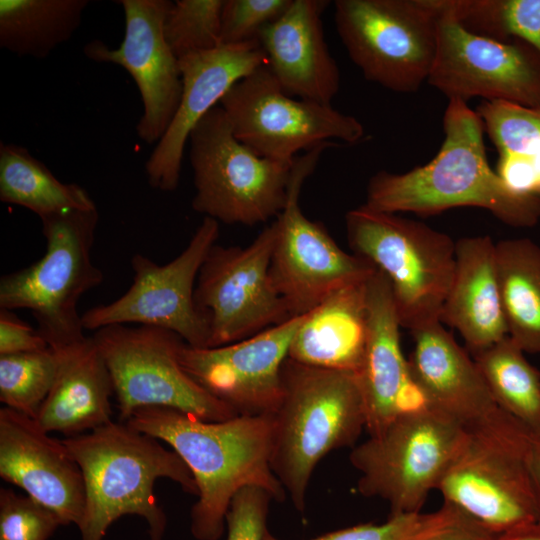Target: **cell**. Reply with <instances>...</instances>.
<instances>
[{
  "instance_id": "7",
  "label": "cell",
  "mask_w": 540,
  "mask_h": 540,
  "mask_svg": "<svg viewBox=\"0 0 540 540\" xmlns=\"http://www.w3.org/2000/svg\"><path fill=\"white\" fill-rule=\"evenodd\" d=\"M466 437L455 420L426 403L406 410L352 449L349 459L360 473L357 490L385 500L390 516L420 513Z\"/></svg>"
},
{
  "instance_id": "41",
  "label": "cell",
  "mask_w": 540,
  "mask_h": 540,
  "mask_svg": "<svg viewBox=\"0 0 540 540\" xmlns=\"http://www.w3.org/2000/svg\"><path fill=\"white\" fill-rule=\"evenodd\" d=\"M497 540H540V521L504 532L497 536Z\"/></svg>"
},
{
  "instance_id": "3",
  "label": "cell",
  "mask_w": 540,
  "mask_h": 540,
  "mask_svg": "<svg viewBox=\"0 0 540 540\" xmlns=\"http://www.w3.org/2000/svg\"><path fill=\"white\" fill-rule=\"evenodd\" d=\"M78 463L85 485L81 540H103L124 515L142 517L149 540H162L167 518L154 494L159 478H168L193 495L195 479L171 448L127 422L111 421L92 431L62 439Z\"/></svg>"
},
{
  "instance_id": "16",
  "label": "cell",
  "mask_w": 540,
  "mask_h": 540,
  "mask_svg": "<svg viewBox=\"0 0 540 540\" xmlns=\"http://www.w3.org/2000/svg\"><path fill=\"white\" fill-rule=\"evenodd\" d=\"M436 58L427 82L449 100L472 97L540 107V52L519 39L498 41L467 31L437 0Z\"/></svg>"
},
{
  "instance_id": "6",
  "label": "cell",
  "mask_w": 540,
  "mask_h": 540,
  "mask_svg": "<svg viewBox=\"0 0 540 540\" xmlns=\"http://www.w3.org/2000/svg\"><path fill=\"white\" fill-rule=\"evenodd\" d=\"M353 254L389 282L401 327L440 322L455 271V245L447 234L411 219L361 205L347 212Z\"/></svg>"
},
{
  "instance_id": "33",
  "label": "cell",
  "mask_w": 540,
  "mask_h": 540,
  "mask_svg": "<svg viewBox=\"0 0 540 540\" xmlns=\"http://www.w3.org/2000/svg\"><path fill=\"white\" fill-rule=\"evenodd\" d=\"M60 354L42 351L0 355V401L4 407L36 418L58 373Z\"/></svg>"
},
{
  "instance_id": "28",
  "label": "cell",
  "mask_w": 540,
  "mask_h": 540,
  "mask_svg": "<svg viewBox=\"0 0 540 540\" xmlns=\"http://www.w3.org/2000/svg\"><path fill=\"white\" fill-rule=\"evenodd\" d=\"M496 266L508 336L540 353V247L527 238L500 241Z\"/></svg>"
},
{
  "instance_id": "27",
  "label": "cell",
  "mask_w": 540,
  "mask_h": 540,
  "mask_svg": "<svg viewBox=\"0 0 540 540\" xmlns=\"http://www.w3.org/2000/svg\"><path fill=\"white\" fill-rule=\"evenodd\" d=\"M475 111L499 152L500 178L517 193L540 197V107L482 100Z\"/></svg>"
},
{
  "instance_id": "8",
  "label": "cell",
  "mask_w": 540,
  "mask_h": 540,
  "mask_svg": "<svg viewBox=\"0 0 540 540\" xmlns=\"http://www.w3.org/2000/svg\"><path fill=\"white\" fill-rule=\"evenodd\" d=\"M189 140L196 212L225 224L249 226L280 214L294 161L261 157L240 142L221 106L198 122Z\"/></svg>"
},
{
  "instance_id": "18",
  "label": "cell",
  "mask_w": 540,
  "mask_h": 540,
  "mask_svg": "<svg viewBox=\"0 0 540 540\" xmlns=\"http://www.w3.org/2000/svg\"><path fill=\"white\" fill-rule=\"evenodd\" d=\"M411 334L409 369L426 404L455 420L467 434L508 438L532 432L496 404L474 359L441 322Z\"/></svg>"
},
{
  "instance_id": "12",
  "label": "cell",
  "mask_w": 540,
  "mask_h": 540,
  "mask_svg": "<svg viewBox=\"0 0 540 540\" xmlns=\"http://www.w3.org/2000/svg\"><path fill=\"white\" fill-rule=\"evenodd\" d=\"M220 103L235 137L275 161L291 163L301 150L332 140L355 144L365 135L355 117L287 95L267 64L238 81Z\"/></svg>"
},
{
  "instance_id": "15",
  "label": "cell",
  "mask_w": 540,
  "mask_h": 540,
  "mask_svg": "<svg viewBox=\"0 0 540 540\" xmlns=\"http://www.w3.org/2000/svg\"><path fill=\"white\" fill-rule=\"evenodd\" d=\"M218 236L219 222L204 217L185 249L170 262L159 265L143 254H134L129 289L82 314L84 329L152 326L176 333L191 347L207 348L208 330L196 308L194 291L200 268Z\"/></svg>"
},
{
  "instance_id": "14",
  "label": "cell",
  "mask_w": 540,
  "mask_h": 540,
  "mask_svg": "<svg viewBox=\"0 0 540 540\" xmlns=\"http://www.w3.org/2000/svg\"><path fill=\"white\" fill-rule=\"evenodd\" d=\"M535 434L508 438L467 434L437 487L444 503L496 535L540 521L529 464Z\"/></svg>"
},
{
  "instance_id": "35",
  "label": "cell",
  "mask_w": 540,
  "mask_h": 540,
  "mask_svg": "<svg viewBox=\"0 0 540 540\" xmlns=\"http://www.w3.org/2000/svg\"><path fill=\"white\" fill-rule=\"evenodd\" d=\"M61 525L55 512L29 495L0 489V540H48Z\"/></svg>"
},
{
  "instance_id": "34",
  "label": "cell",
  "mask_w": 540,
  "mask_h": 540,
  "mask_svg": "<svg viewBox=\"0 0 540 540\" xmlns=\"http://www.w3.org/2000/svg\"><path fill=\"white\" fill-rule=\"evenodd\" d=\"M224 0L172 2L163 23L167 44L179 59L221 45V13Z\"/></svg>"
},
{
  "instance_id": "29",
  "label": "cell",
  "mask_w": 540,
  "mask_h": 540,
  "mask_svg": "<svg viewBox=\"0 0 540 540\" xmlns=\"http://www.w3.org/2000/svg\"><path fill=\"white\" fill-rule=\"evenodd\" d=\"M89 0H0V47L20 57L47 58L68 41Z\"/></svg>"
},
{
  "instance_id": "19",
  "label": "cell",
  "mask_w": 540,
  "mask_h": 540,
  "mask_svg": "<svg viewBox=\"0 0 540 540\" xmlns=\"http://www.w3.org/2000/svg\"><path fill=\"white\" fill-rule=\"evenodd\" d=\"M125 33L119 47L112 49L100 40L84 47L92 61L113 63L126 69L139 90L143 114L136 132L148 143H158L178 109L182 80L178 58L167 44L163 23L172 5L168 0H120Z\"/></svg>"
},
{
  "instance_id": "21",
  "label": "cell",
  "mask_w": 540,
  "mask_h": 540,
  "mask_svg": "<svg viewBox=\"0 0 540 540\" xmlns=\"http://www.w3.org/2000/svg\"><path fill=\"white\" fill-rule=\"evenodd\" d=\"M0 476L55 512L63 525L80 526L85 485L62 439L7 407L0 409Z\"/></svg>"
},
{
  "instance_id": "13",
  "label": "cell",
  "mask_w": 540,
  "mask_h": 540,
  "mask_svg": "<svg viewBox=\"0 0 540 540\" xmlns=\"http://www.w3.org/2000/svg\"><path fill=\"white\" fill-rule=\"evenodd\" d=\"M273 221L246 247L215 244L197 277L194 301L208 347L241 341L293 317L270 274Z\"/></svg>"
},
{
  "instance_id": "1",
  "label": "cell",
  "mask_w": 540,
  "mask_h": 540,
  "mask_svg": "<svg viewBox=\"0 0 540 540\" xmlns=\"http://www.w3.org/2000/svg\"><path fill=\"white\" fill-rule=\"evenodd\" d=\"M126 422L165 442L190 469L198 489L190 514L191 533L197 540H218L223 535L230 502L243 487H262L276 501L286 498L270 465L271 415L211 422L150 406L136 410Z\"/></svg>"
},
{
  "instance_id": "20",
  "label": "cell",
  "mask_w": 540,
  "mask_h": 540,
  "mask_svg": "<svg viewBox=\"0 0 540 540\" xmlns=\"http://www.w3.org/2000/svg\"><path fill=\"white\" fill-rule=\"evenodd\" d=\"M178 64L180 103L145 163L149 185L164 192L178 187L185 145L194 127L238 81L267 64V57L258 40H252L188 54Z\"/></svg>"
},
{
  "instance_id": "9",
  "label": "cell",
  "mask_w": 540,
  "mask_h": 540,
  "mask_svg": "<svg viewBox=\"0 0 540 540\" xmlns=\"http://www.w3.org/2000/svg\"><path fill=\"white\" fill-rule=\"evenodd\" d=\"M335 24L364 77L397 93L428 80L437 53V0H337Z\"/></svg>"
},
{
  "instance_id": "32",
  "label": "cell",
  "mask_w": 540,
  "mask_h": 540,
  "mask_svg": "<svg viewBox=\"0 0 540 540\" xmlns=\"http://www.w3.org/2000/svg\"><path fill=\"white\" fill-rule=\"evenodd\" d=\"M467 31L510 41L519 39L540 52V0H444Z\"/></svg>"
},
{
  "instance_id": "23",
  "label": "cell",
  "mask_w": 540,
  "mask_h": 540,
  "mask_svg": "<svg viewBox=\"0 0 540 540\" xmlns=\"http://www.w3.org/2000/svg\"><path fill=\"white\" fill-rule=\"evenodd\" d=\"M324 0H292L288 9L264 27L257 40L267 65L289 96L331 105L340 86L338 66L324 39Z\"/></svg>"
},
{
  "instance_id": "22",
  "label": "cell",
  "mask_w": 540,
  "mask_h": 540,
  "mask_svg": "<svg viewBox=\"0 0 540 540\" xmlns=\"http://www.w3.org/2000/svg\"><path fill=\"white\" fill-rule=\"evenodd\" d=\"M366 303L367 339L356 376L364 403L365 429L374 436L400 413L424 401L402 352L401 325L389 282L378 270L366 281Z\"/></svg>"
},
{
  "instance_id": "2",
  "label": "cell",
  "mask_w": 540,
  "mask_h": 540,
  "mask_svg": "<svg viewBox=\"0 0 540 540\" xmlns=\"http://www.w3.org/2000/svg\"><path fill=\"white\" fill-rule=\"evenodd\" d=\"M444 140L435 157L405 173L385 170L367 185V207L386 213L430 216L455 207H478L513 227L540 219V197L510 189L490 167L484 127L466 102L449 100L443 117Z\"/></svg>"
},
{
  "instance_id": "39",
  "label": "cell",
  "mask_w": 540,
  "mask_h": 540,
  "mask_svg": "<svg viewBox=\"0 0 540 540\" xmlns=\"http://www.w3.org/2000/svg\"><path fill=\"white\" fill-rule=\"evenodd\" d=\"M420 513L390 516L382 524H361L332 531L310 540H405L409 535ZM263 540H281L269 531Z\"/></svg>"
},
{
  "instance_id": "10",
  "label": "cell",
  "mask_w": 540,
  "mask_h": 540,
  "mask_svg": "<svg viewBox=\"0 0 540 540\" xmlns=\"http://www.w3.org/2000/svg\"><path fill=\"white\" fill-rule=\"evenodd\" d=\"M92 338L110 372L120 421L143 407H167L205 421L237 416L226 404L198 385L182 368L184 340L152 326L112 325Z\"/></svg>"
},
{
  "instance_id": "25",
  "label": "cell",
  "mask_w": 540,
  "mask_h": 540,
  "mask_svg": "<svg viewBox=\"0 0 540 540\" xmlns=\"http://www.w3.org/2000/svg\"><path fill=\"white\" fill-rule=\"evenodd\" d=\"M58 352L59 370L35 418L38 424L70 437L113 421V382L92 336Z\"/></svg>"
},
{
  "instance_id": "42",
  "label": "cell",
  "mask_w": 540,
  "mask_h": 540,
  "mask_svg": "<svg viewBox=\"0 0 540 540\" xmlns=\"http://www.w3.org/2000/svg\"><path fill=\"white\" fill-rule=\"evenodd\" d=\"M530 471L540 501V434H535L530 450Z\"/></svg>"
},
{
  "instance_id": "30",
  "label": "cell",
  "mask_w": 540,
  "mask_h": 540,
  "mask_svg": "<svg viewBox=\"0 0 540 540\" xmlns=\"http://www.w3.org/2000/svg\"><path fill=\"white\" fill-rule=\"evenodd\" d=\"M0 200L42 218L65 210H92L96 204L76 183H63L25 147L0 144Z\"/></svg>"
},
{
  "instance_id": "11",
  "label": "cell",
  "mask_w": 540,
  "mask_h": 540,
  "mask_svg": "<svg viewBox=\"0 0 540 540\" xmlns=\"http://www.w3.org/2000/svg\"><path fill=\"white\" fill-rule=\"evenodd\" d=\"M325 142L294 159L287 202L275 218L276 236L270 274L292 316L312 310L334 290L373 274L375 267L341 249L324 225L305 216L299 198L314 171Z\"/></svg>"
},
{
  "instance_id": "40",
  "label": "cell",
  "mask_w": 540,
  "mask_h": 540,
  "mask_svg": "<svg viewBox=\"0 0 540 540\" xmlns=\"http://www.w3.org/2000/svg\"><path fill=\"white\" fill-rule=\"evenodd\" d=\"M49 348L38 331L12 311L0 309V355L42 351Z\"/></svg>"
},
{
  "instance_id": "38",
  "label": "cell",
  "mask_w": 540,
  "mask_h": 540,
  "mask_svg": "<svg viewBox=\"0 0 540 540\" xmlns=\"http://www.w3.org/2000/svg\"><path fill=\"white\" fill-rule=\"evenodd\" d=\"M497 536L456 507L443 503L435 512L421 513L405 540H497Z\"/></svg>"
},
{
  "instance_id": "4",
  "label": "cell",
  "mask_w": 540,
  "mask_h": 540,
  "mask_svg": "<svg viewBox=\"0 0 540 540\" xmlns=\"http://www.w3.org/2000/svg\"><path fill=\"white\" fill-rule=\"evenodd\" d=\"M271 419L272 471L294 507L303 512L318 463L333 450L353 446L366 427L356 374L287 358L282 395Z\"/></svg>"
},
{
  "instance_id": "31",
  "label": "cell",
  "mask_w": 540,
  "mask_h": 540,
  "mask_svg": "<svg viewBox=\"0 0 540 540\" xmlns=\"http://www.w3.org/2000/svg\"><path fill=\"white\" fill-rule=\"evenodd\" d=\"M473 356L496 404L540 434V372L519 345L507 336Z\"/></svg>"
},
{
  "instance_id": "24",
  "label": "cell",
  "mask_w": 540,
  "mask_h": 540,
  "mask_svg": "<svg viewBox=\"0 0 540 540\" xmlns=\"http://www.w3.org/2000/svg\"><path fill=\"white\" fill-rule=\"evenodd\" d=\"M455 271L440 322L455 328L472 354L508 336L502 308L496 244L489 236L456 241Z\"/></svg>"
},
{
  "instance_id": "17",
  "label": "cell",
  "mask_w": 540,
  "mask_h": 540,
  "mask_svg": "<svg viewBox=\"0 0 540 540\" xmlns=\"http://www.w3.org/2000/svg\"><path fill=\"white\" fill-rule=\"evenodd\" d=\"M305 314L231 344H182L179 361L205 391L237 415H271L282 395V368Z\"/></svg>"
},
{
  "instance_id": "5",
  "label": "cell",
  "mask_w": 540,
  "mask_h": 540,
  "mask_svg": "<svg viewBox=\"0 0 540 540\" xmlns=\"http://www.w3.org/2000/svg\"><path fill=\"white\" fill-rule=\"evenodd\" d=\"M44 255L0 279V309H26L50 348L59 351L83 342L80 298L99 286L103 272L91 250L99 222L97 208L65 210L40 218Z\"/></svg>"
},
{
  "instance_id": "26",
  "label": "cell",
  "mask_w": 540,
  "mask_h": 540,
  "mask_svg": "<svg viewBox=\"0 0 540 540\" xmlns=\"http://www.w3.org/2000/svg\"><path fill=\"white\" fill-rule=\"evenodd\" d=\"M368 278L334 290L305 313L289 359L316 368L359 372L367 339Z\"/></svg>"
},
{
  "instance_id": "37",
  "label": "cell",
  "mask_w": 540,
  "mask_h": 540,
  "mask_svg": "<svg viewBox=\"0 0 540 540\" xmlns=\"http://www.w3.org/2000/svg\"><path fill=\"white\" fill-rule=\"evenodd\" d=\"M271 494L259 486H246L232 498L225 516V540H263Z\"/></svg>"
},
{
  "instance_id": "36",
  "label": "cell",
  "mask_w": 540,
  "mask_h": 540,
  "mask_svg": "<svg viewBox=\"0 0 540 540\" xmlns=\"http://www.w3.org/2000/svg\"><path fill=\"white\" fill-rule=\"evenodd\" d=\"M292 0H224L221 45L257 40L259 32L277 20Z\"/></svg>"
}]
</instances>
